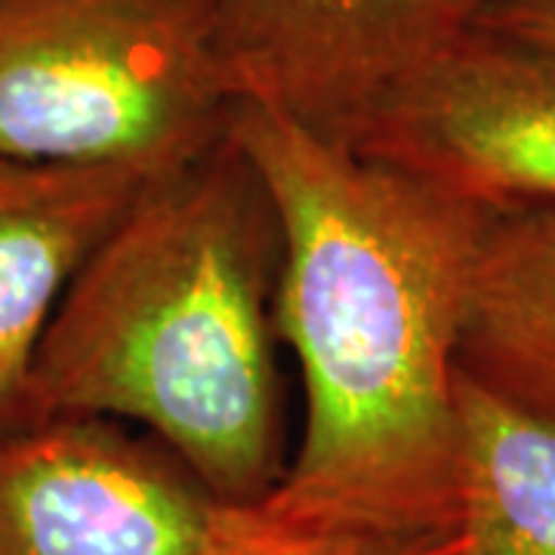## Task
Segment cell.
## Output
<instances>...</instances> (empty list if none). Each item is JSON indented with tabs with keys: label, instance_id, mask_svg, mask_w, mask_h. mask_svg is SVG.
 <instances>
[{
	"label": "cell",
	"instance_id": "obj_9",
	"mask_svg": "<svg viewBox=\"0 0 555 555\" xmlns=\"http://www.w3.org/2000/svg\"><path fill=\"white\" fill-rule=\"evenodd\" d=\"M463 555H555V426L460 371Z\"/></svg>",
	"mask_w": 555,
	"mask_h": 555
},
{
	"label": "cell",
	"instance_id": "obj_5",
	"mask_svg": "<svg viewBox=\"0 0 555 555\" xmlns=\"http://www.w3.org/2000/svg\"><path fill=\"white\" fill-rule=\"evenodd\" d=\"M222 506L115 420L53 416L0 438V555H207Z\"/></svg>",
	"mask_w": 555,
	"mask_h": 555
},
{
	"label": "cell",
	"instance_id": "obj_10",
	"mask_svg": "<svg viewBox=\"0 0 555 555\" xmlns=\"http://www.w3.org/2000/svg\"><path fill=\"white\" fill-rule=\"evenodd\" d=\"M463 534L444 540H392L287 518L254 503L222 506L207 555H463Z\"/></svg>",
	"mask_w": 555,
	"mask_h": 555
},
{
	"label": "cell",
	"instance_id": "obj_8",
	"mask_svg": "<svg viewBox=\"0 0 555 555\" xmlns=\"http://www.w3.org/2000/svg\"><path fill=\"white\" fill-rule=\"evenodd\" d=\"M460 371L555 426V207L491 210L473 269Z\"/></svg>",
	"mask_w": 555,
	"mask_h": 555
},
{
	"label": "cell",
	"instance_id": "obj_11",
	"mask_svg": "<svg viewBox=\"0 0 555 555\" xmlns=\"http://www.w3.org/2000/svg\"><path fill=\"white\" fill-rule=\"evenodd\" d=\"M473 28L555 50V0H488Z\"/></svg>",
	"mask_w": 555,
	"mask_h": 555
},
{
	"label": "cell",
	"instance_id": "obj_6",
	"mask_svg": "<svg viewBox=\"0 0 555 555\" xmlns=\"http://www.w3.org/2000/svg\"><path fill=\"white\" fill-rule=\"evenodd\" d=\"M488 0H219L238 102L343 142L389 90L466 35Z\"/></svg>",
	"mask_w": 555,
	"mask_h": 555
},
{
	"label": "cell",
	"instance_id": "obj_4",
	"mask_svg": "<svg viewBox=\"0 0 555 555\" xmlns=\"http://www.w3.org/2000/svg\"><path fill=\"white\" fill-rule=\"evenodd\" d=\"M346 145L488 210L555 207V50L469 28Z\"/></svg>",
	"mask_w": 555,
	"mask_h": 555
},
{
	"label": "cell",
	"instance_id": "obj_1",
	"mask_svg": "<svg viewBox=\"0 0 555 555\" xmlns=\"http://www.w3.org/2000/svg\"><path fill=\"white\" fill-rule=\"evenodd\" d=\"M229 133L278 204V339L306 423L281 516L392 540L463 534L460 339L491 210L257 102Z\"/></svg>",
	"mask_w": 555,
	"mask_h": 555
},
{
	"label": "cell",
	"instance_id": "obj_7",
	"mask_svg": "<svg viewBox=\"0 0 555 555\" xmlns=\"http://www.w3.org/2000/svg\"><path fill=\"white\" fill-rule=\"evenodd\" d=\"M149 179L115 164L0 155V438L31 426L43 334Z\"/></svg>",
	"mask_w": 555,
	"mask_h": 555
},
{
	"label": "cell",
	"instance_id": "obj_3",
	"mask_svg": "<svg viewBox=\"0 0 555 555\" xmlns=\"http://www.w3.org/2000/svg\"><path fill=\"white\" fill-rule=\"evenodd\" d=\"M219 0H0V155L158 179L229 137Z\"/></svg>",
	"mask_w": 555,
	"mask_h": 555
},
{
	"label": "cell",
	"instance_id": "obj_2",
	"mask_svg": "<svg viewBox=\"0 0 555 555\" xmlns=\"http://www.w3.org/2000/svg\"><path fill=\"white\" fill-rule=\"evenodd\" d=\"M284 229L235 137L149 179L65 291L31 377V426L130 420L225 506L287 473L278 371Z\"/></svg>",
	"mask_w": 555,
	"mask_h": 555
}]
</instances>
